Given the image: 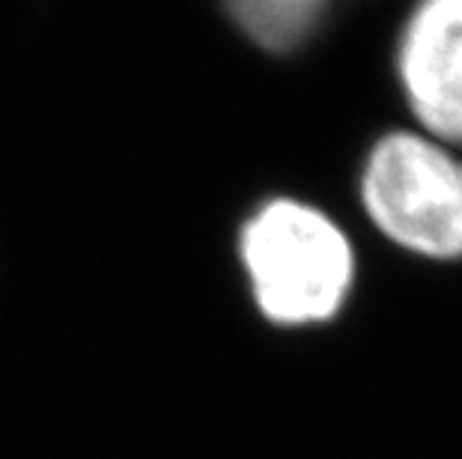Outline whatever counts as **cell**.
<instances>
[{"label": "cell", "instance_id": "cell-1", "mask_svg": "<svg viewBox=\"0 0 462 459\" xmlns=\"http://www.w3.org/2000/svg\"><path fill=\"white\" fill-rule=\"evenodd\" d=\"M242 260L263 314L281 326H308L337 314L352 283V248L322 212L274 200L242 233Z\"/></svg>", "mask_w": 462, "mask_h": 459}, {"label": "cell", "instance_id": "cell-2", "mask_svg": "<svg viewBox=\"0 0 462 459\" xmlns=\"http://www.w3.org/2000/svg\"><path fill=\"white\" fill-rule=\"evenodd\" d=\"M373 224L432 260L462 257V161L448 143L397 132L373 146L361 177Z\"/></svg>", "mask_w": 462, "mask_h": 459}, {"label": "cell", "instance_id": "cell-4", "mask_svg": "<svg viewBox=\"0 0 462 459\" xmlns=\"http://www.w3.org/2000/svg\"><path fill=\"white\" fill-rule=\"evenodd\" d=\"M233 18L254 42L272 51H290L304 42L328 0H227Z\"/></svg>", "mask_w": 462, "mask_h": 459}, {"label": "cell", "instance_id": "cell-3", "mask_svg": "<svg viewBox=\"0 0 462 459\" xmlns=\"http://www.w3.org/2000/svg\"><path fill=\"white\" fill-rule=\"evenodd\" d=\"M400 81L418 123L462 146V0H420L400 36Z\"/></svg>", "mask_w": 462, "mask_h": 459}]
</instances>
